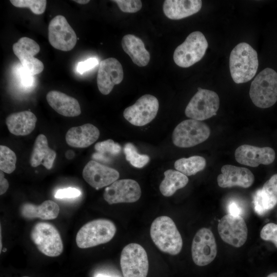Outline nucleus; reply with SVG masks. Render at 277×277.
I'll return each instance as SVG.
<instances>
[{
  "mask_svg": "<svg viewBox=\"0 0 277 277\" xmlns=\"http://www.w3.org/2000/svg\"><path fill=\"white\" fill-rule=\"evenodd\" d=\"M83 177L89 185L98 190L107 187L117 180L120 174L113 168L91 160L84 167Z\"/></svg>",
  "mask_w": 277,
  "mask_h": 277,
  "instance_id": "f3484780",
  "label": "nucleus"
},
{
  "mask_svg": "<svg viewBox=\"0 0 277 277\" xmlns=\"http://www.w3.org/2000/svg\"><path fill=\"white\" fill-rule=\"evenodd\" d=\"M73 1L78 4L83 5L87 4L90 2L89 0H74Z\"/></svg>",
  "mask_w": 277,
  "mask_h": 277,
  "instance_id": "a19ab883",
  "label": "nucleus"
},
{
  "mask_svg": "<svg viewBox=\"0 0 277 277\" xmlns=\"http://www.w3.org/2000/svg\"><path fill=\"white\" fill-rule=\"evenodd\" d=\"M10 3L18 8H29L37 15L43 13L46 8V0H10Z\"/></svg>",
  "mask_w": 277,
  "mask_h": 277,
  "instance_id": "473e14b6",
  "label": "nucleus"
},
{
  "mask_svg": "<svg viewBox=\"0 0 277 277\" xmlns=\"http://www.w3.org/2000/svg\"><path fill=\"white\" fill-rule=\"evenodd\" d=\"M16 156L9 147L0 146V169L6 173H11L15 169Z\"/></svg>",
  "mask_w": 277,
  "mask_h": 277,
  "instance_id": "2f4dec72",
  "label": "nucleus"
},
{
  "mask_svg": "<svg viewBox=\"0 0 277 277\" xmlns=\"http://www.w3.org/2000/svg\"><path fill=\"white\" fill-rule=\"evenodd\" d=\"M116 231L115 224L109 220H92L80 229L76 235V243L80 248L93 247L111 241Z\"/></svg>",
  "mask_w": 277,
  "mask_h": 277,
  "instance_id": "20e7f679",
  "label": "nucleus"
},
{
  "mask_svg": "<svg viewBox=\"0 0 277 277\" xmlns=\"http://www.w3.org/2000/svg\"><path fill=\"white\" fill-rule=\"evenodd\" d=\"M142 191L138 183L132 179L117 180L104 190L103 197L109 204L134 203L139 200Z\"/></svg>",
  "mask_w": 277,
  "mask_h": 277,
  "instance_id": "2eb2a0df",
  "label": "nucleus"
},
{
  "mask_svg": "<svg viewBox=\"0 0 277 277\" xmlns=\"http://www.w3.org/2000/svg\"><path fill=\"white\" fill-rule=\"evenodd\" d=\"M258 66L257 52L248 43H239L231 51L229 69L235 83H244L251 80L255 75Z\"/></svg>",
  "mask_w": 277,
  "mask_h": 277,
  "instance_id": "f257e3e1",
  "label": "nucleus"
},
{
  "mask_svg": "<svg viewBox=\"0 0 277 277\" xmlns=\"http://www.w3.org/2000/svg\"><path fill=\"white\" fill-rule=\"evenodd\" d=\"M121 43L124 51L134 64L140 67L147 65L150 55L141 39L132 34H127L123 37Z\"/></svg>",
  "mask_w": 277,
  "mask_h": 277,
  "instance_id": "bb28decb",
  "label": "nucleus"
},
{
  "mask_svg": "<svg viewBox=\"0 0 277 277\" xmlns=\"http://www.w3.org/2000/svg\"><path fill=\"white\" fill-rule=\"evenodd\" d=\"M94 277H113L110 275H108L107 274H102V273H98L96 274Z\"/></svg>",
  "mask_w": 277,
  "mask_h": 277,
  "instance_id": "79ce46f5",
  "label": "nucleus"
},
{
  "mask_svg": "<svg viewBox=\"0 0 277 277\" xmlns=\"http://www.w3.org/2000/svg\"><path fill=\"white\" fill-rule=\"evenodd\" d=\"M267 277H277V272L270 273Z\"/></svg>",
  "mask_w": 277,
  "mask_h": 277,
  "instance_id": "37998d69",
  "label": "nucleus"
},
{
  "mask_svg": "<svg viewBox=\"0 0 277 277\" xmlns=\"http://www.w3.org/2000/svg\"><path fill=\"white\" fill-rule=\"evenodd\" d=\"M120 265L124 277H146L149 261L145 249L137 243H130L123 249Z\"/></svg>",
  "mask_w": 277,
  "mask_h": 277,
  "instance_id": "6e6552de",
  "label": "nucleus"
},
{
  "mask_svg": "<svg viewBox=\"0 0 277 277\" xmlns=\"http://www.w3.org/2000/svg\"><path fill=\"white\" fill-rule=\"evenodd\" d=\"M208 46L204 35L200 31H194L175 49L174 62L179 67H189L203 58Z\"/></svg>",
  "mask_w": 277,
  "mask_h": 277,
  "instance_id": "39448f33",
  "label": "nucleus"
},
{
  "mask_svg": "<svg viewBox=\"0 0 277 277\" xmlns=\"http://www.w3.org/2000/svg\"><path fill=\"white\" fill-rule=\"evenodd\" d=\"M94 149L96 153L93 154V158L103 162H109L112 157L119 154L122 149L121 146L111 139L97 143Z\"/></svg>",
  "mask_w": 277,
  "mask_h": 277,
  "instance_id": "c756f323",
  "label": "nucleus"
},
{
  "mask_svg": "<svg viewBox=\"0 0 277 277\" xmlns=\"http://www.w3.org/2000/svg\"><path fill=\"white\" fill-rule=\"evenodd\" d=\"M56 152L48 146L46 136L43 134H39L36 138L31 153L30 163L32 167H36L43 165L46 169L52 168Z\"/></svg>",
  "mask_w": 277,
  "mask_h": 277,
  "instance_id": "393cba45",
  "label": "nucleus"
},
{
  "mask_svg": "<svg viewBox=\"0 0 277 277\" xmlns=\"http://www.w3.org/2000/svg\"><path fill=\"white\" fill-rule=\"evenodd\" d=\"M20 73L22 83L25 86H30L33 84V77L27 73L23 68Z\"/></svg>",
  "mask_w": 277,
  "mask_h": 277,
  "instance_id": "58836bf2",
  "label": "nucleus"
},
{
  "mask_svg": "<svg viewBox=\"0 0 277 277\" xmlns=\"http://www.w3.org/2000/svg\"><path fill=\"white\" fill-rule=\"evenodd\" d=\"M262 239L272 242L277 248V224L270 223L265 225L260 232Z\"/></svg>",
  "mask_w": 277,
  "mask_h": 277,
  "instance_id": "f704fd0d",
  "label": "nucleus"
},
{
  "mask_svg": "<svg viewBox=\"0 0 277 277\" xmlns=\"http://www.w3.org/2000/svg\"><path fill=\"white\" fill-rule=\"evenodd\" d=\"M200 0H165L163 12L171 19H180L198 12L201 9Z\"/></svg>",
  "mask_w": 277,
  "mask_h": 277,
  "instance_id": "5701e85b",
  "label": "nucleus"
},
{
  "mask_svg": "<svg viewBox=\"0 0 277 277\" xmlns=\"http://www.w3.org/2000/svg\"><path fill=\"white\" fill-rule=\"evenodd\" d=\"M7 250L6 248H4L3 250H2L3 251L5 252Z\"/></svg>",
  "mask_w": 277,
  "mask_h": 277,
  "instance_id": "c03bdc74",
  "label": "nucleus"
},
{
  "mask_svg": "<svg viewBox=\"0 0 277 277\" xmlns=\"http://www.w3.org/2000/svg\"><path fill=\"white\" fill-rule=\"evenodd\" d=\"M22 216L27 219L39 218L44 220L56 218L60 212L57 203L51 200H46L39 205L26 203L20 208Z\"/></svg>",
  "mask_w": 277,
  "mask_h": 277,
  "instance_id": "a878e982",
  "label": "nucleus"
},
{
  "mask_svg": "<svg viewBox=\"0 0 277 277\" xmlns=\"http://www.w3.org/2000/svg\"><path fill=\"white\" fill-rule=\"evenodd\" d=\"M217 230L221 239L233 247H240L246 241L247 227L241 216L224 215L218 223Z\"/></svg>",
  "mask_w": 277,
  "mask_h": 277,
  "instance_id": "4468645a",
  "label": "nucleus"
},
{
  "mask_svg": "<svg viewBox=\"0 0 277 277\" xmlns=\"http://www.w3.org/2000/svg\"><path fill=\"white\" fill-rule=\"evenodd\" d=\"M249 95L258 107L272 106L277 101V72L270 68L261 71L251 84Z\"/></svg>",
  "mask_w": 277,
  "mask_h": 277,
  "instance_id": "7ed1b4c3",
  "label": "nucleus"
},
{
  "mask_svg": "<svg viewBox=\"0 0 277 277\" xmlns=\"http://www.w3.org/2000/svg\"><path fill=\"white\" fill-rule=\"evenodd\" d=\"M217 246L212 232L202 228L195 233L192 242L191 255L194 263L204 266L212 262L216 257Z\"/></svg>",
  "mask_w": 277,
  "mask_h": 277,
  "instance_id": "f8f14e48",
  "label": "nucleus"
},
{
  "mask_svg": "<svg viewBox=\"0 0 277 277\" xmlns=\"http://www.w3.org/2000/svg\"><path fill=\"white\" fill-rule=\"evenodd\" d=\"M151 238L162 252L175 255L183 247V240L174 221L169 216H161L152 223L150 229Z\"/></svg>",
  "mask_w": 277,
  "mask_h": 277,
  "instance_id": "f03ea898",
  "label": "nucleus"
},
{
  "mask_svg": "<svg viewBox=\"0 0 277 277\" xmlns=\"http://www.w3.org/2000/svg\"><path fill=\"white\" fill-rule=\"evenodd\" d=\"M228 211V214L234 216H241L243 212L241 207L234 201H231L229 203Z\"/></svg>",
  "mask_w": 277,
  "mask_h": 277,
  "instance_id": "4c0bfd02",
  "label": "nucleus"
},
{
  "mask_svg": "<svg viewBox=\"0 0 277 277\" xmlns=\"http://www.w3.org/2000/svg\"><path fill=\"white\" fill-rule=\"evenodd\" d=\"M22 277H29V276H22Z\"/></svg>",
  "mask_w": 277,
  "mask_h": 277,
  "instance_id": "a18cd8bd",
  "label": "nucleus"
},
{
  "mask_svg": "<svg viewBox=\"0 0 277 277\" xmlns=\"http://www.w3.org/2000/svg\"><path fill=\"white\" fill-rule=\"evenodd\" d=\"M235 158L240 164L252 167L261 164L269 165L275 159L274 150L269 147H258L249 145L239 146L235 151Z\"/></svg>",
  "mask_w": 277,
  "mask_h": 277,
  "instance_id": "a211bd4d",
  "label": "nucleus"
},
{
  "mask_svg": "<svg viewBox=\"0 0 277 277\" xmlns=\"http://www.w3.org/2000/svg\"><path fill=\"white\" fill-rule=\"evenodd\" d=\"M220 107V98L213 91L198 88L197 92L188 104L186 115L200 121L207 120L216 114Z\"/></svg>",
  "mask_w": 277,
  "mask_h": 277,
  "instance_id": "1a4fd4ad",
  "label": "nucleus"
},
{
  "mask_svg": "<svg viewBox=\"0 0 277 277\" xmlns=\"http://www.w3.org/2000/svg\"><path fill=\"white\" fill-rule=\"evenodd\" d=\"M49 105L58 113L67 117H74L81 113L78 101L62 92L52 90L46 95Z\"/></svg>",
  "mask_w": 277,
  "mask_h": 277,
  "instance_id": "4be33fe9",
  "label": "nucleus"
},
{
  "mask_svg": "<svg viewBox=\"0 0 277 277\" xmlns=\"http://www.w3.org/2000/svg\"><path fill=\"white\" fill-rule=\"evenodd\" d=\"M30 238L37 249L45 255L55 257L63 250V244L57 229L52 224L39 222L32 228Z\"/></svg>",
  "mask_w": 277,
  "mask_h": 277,
  "instance_id": "423d86ee",
  "label": "nucleus"
},
{
  "mask_svg": "<svg viewBox=\"0 0 277 277\" xmlns=\"http://www.w3.org/2000/svg\"><path fill=\"white\" fill-rule=\"evenodd\" d=\"M206 162L204 157L194 155L188 158H181L175 161V169L186 176L194 175L203 170L206 166Z\"/></svg>",
  "mask_w": 277,
  "mask_h": 277,
  "instance_id": "c85d7f7f",
  "label": "nucleus"
},
{
  "mask_svg": "<svg viewBox=\"0 0 277 277\" xmlns=\"http://www.w3.org/2000/svg\"><path fill=\"white\" fill-rule=\"evenodd\" d=\"M124 152L126 160L135 168H143L150 161L148 155L138 153L136 148L131 143H127L125 145Z\"/></svg>",
  "mask_w": 277,
  "mask_h": 277,
  "instance_id": "7c9ffc66",
  "label": "nucleus"
},
{
  "mask_svg": "<svg viewBox=\"0 0 277 277\" xmlns=\"http://www.w3.org/2000/svg\"><path fill=\"white\" fill-rule=\"evenodd\" d=\"M121 10L126 13H135L138 11L142 7L140 0H114Z\"/></svg>",
  "mask_w": 277,
  "mask_h": 277,
  "instance_id": "72a5a7b5",
  "label": "nucleus"
},
{
  "mask_svg": "<svg viewBox=\"0 0 277 277\" xmlns=\"http://www.w3.org/2000/svg\"><path fill=\"white\" fill-rule=\"evenodd\" d=\"M210 134L209 127L204 123L193 120H184L174 128L172 140L181 148L193 147L205 141Z\"/></svg>",
  "mask_w": 277,
  "mask_h": 277,
  "instance_id": "0eeeda50",
  "label": "nucleus"
},
{
  "mask_svg": "<svg viewBox=\"0 0 277 277\" xmlns=\"http://www.w3.org/2000/svg\"><path fill=\"white\" fill-rule=\"evenodd\" d=\"M98 64V60L91 57L84 61L78 62L76 66V70L81 74L92 69Z\"/></svg>",
  "mask_w": 277,
  "mask_h": 277,
  "instance_id": "e433bc0d",
  "label": "nucleus"
},
{
  "mask_svg": "<svg viewBox=\"0 0 277 277\" xmlns=\"http://www.w3.org/2000/svg\"><path fill=\"white\" fill-rule=\"evenodd\" d=\"M37 118L29 111L13 113L6 119V124L12 134L15 135H27L31 133L35 127Z\"/></svg>",
  "mask_w": 277,
  "mask_h": 277,
  "instance_id": "b1692460",
  "label": "nucleus"
},
{
  "mask_svg": "<svg viewBox=\"0 0 277 277\" xmlns=\"http://www.w3.org/2000/svg\"><path fill=\"white\" fill-rule=\"evenodd\" d=\"M9 187V183L4 177V172L0 171V194L5 193Z\"/></svg>",
  "mask_w": 277,
  "mask_h": 277,
  "instance_id": "ea45409f",
  "label": "nucleus"
},
{
  "mask_svg": "<svg viewBox=\"0 0 277 277\" xmlns=\"http://www.w3.org/2000/svg\"><path fill=\"white\" fill-rule=\"evenodd\" d=\"M164 174L165 177L160 185L159 189L164 196H172L176 190L184 188L189 181L186 175L177 170L169 169Z\"/></svg>",
  "mask_w": 277,
  "mask_h": 277,
  "instance_id": "cd10ccee",
  "label": "nucleus"
},
{
  "mask_svg": "<svg viewBox=\"0 0 277 277\" xmlns=\"http://www.w3.org/2000/svg\"><path fill=\"white\" fill-rule=\"evenodd\" d=\"M12 49L24 69L30 75L43 71V63L34 57L40 51L39 46L35 41L27 37H21L13 45Z\"/></svg>",
  "mask_w": 277,
  "mask_h": 277,
  "instance_id": "ddd939ff",
  "label": "nucleus"
},
{
  "mask_svg": "<svg viewBox=\"0 0 277 277\" xmlns=\"http://www.w3.org/2000/svg\"><path fill=\"white\" fill-rule=\"evenodd\" d=\"M255 211L259 215H263L272 209L277 204V174L273 175L259 189L253 196Z\"/></svg>",
  "mask_w": 277,
  "mask_h": 277,
  "instance_id": "aec40b11",
  "label": "nucleus"
},
{
  "mask_svg": "<svg viewBox=\"0 0 277 277\" xmlns=\"http://www.w3.org/2000/svg\"><path fill=\"white\" fill-rule=\"evenodd\" d=\"M221 171L217 182L222 188L240 186L246 188L250 187L254 181L253 174L245 167L225 165L222 166Z\"/></svg>",
  "mask_w": 277,
  "mask_h": 277,
  "instance_id": "6ab92c4d",
  "label": "nucleus"
},
{
  "mask_svg": "<svg viewBox=\"0 0 277 277\" xmlns=\"http://www.w3.org/2000/svg\"><path fill=\"white\" fill-rule=\"evenodd\" d=\"M124 77L122 66L115 58L110 57L101 61L97 71V85L99 91L107 95L115 85L119 84Z\"/></svg>",
  "mask_w": 277,
  "mask_h": 277,
  "instance_id": "dca6fc26",
  "label": "nucleus"
},
{
  "mask_svg": "<svg viewBox=\"0 0 277 277\" xmlns=\"http://www.w3.org/2000/svg\"><path fill=\"white\" fill-rule=\"evenodd\" d=\"M81 191L74 187H68L60 189L56 191L54 194L56 199L74 198L80 196Z\"/></svg>",
  "mask_w": 277,
  "mask_h": 277,
  "instance_id": "c9c22d12",
  "label": "nucleus"
},
{
  "mask_svg": "<svg viewBox=\"0 0 277 277\" xmlns=\"http://www.w3.org/2000/svg\"><path fill=\"white\" fill-rule=\"evenodd\" d=\"M48 30L49 42L54 48L69 51L75 47L76 33L64 16L57 15L52 18Z\"/></svg>",
  "mask_w": 277,
  "mask_h": 277,
  "instance_id": "9b49d317",
  "label": "nucleus"
},
{
  "mask_svg": "<svg viewBox=\"0 0 277 277\" xmlns=\"http://www.w3.org/2000/svg\"><path fill=\"white\" fill-rule=\"evenodd\" d=\"M159 108L158 100L150 94L140 97L132 105L123 112L124 118L136 126H143L149 123L156 116Z\"/></svg>",
  "mask_w": 277,
  "mask_h": 277,
  "instance_id": "9d476101",
  "label": "nucleus"
},
{
  "mask_svg": "<svg viewBox=\"0 0 277 277\" xmlns=\"http://www.w3.org/2000/svg\"><path fill=\"white\" fill-rule=\"evenodd\" d=\"M98 129L91 124L70 128L66 134L67 143L75 148H86L96 141L100 136Z\"/></svg>",
  "mask_w": 277,
  "mask_h": 277,
  "instance_id": "412c9836",
  "label": "nucleus"
}]
</instances>
